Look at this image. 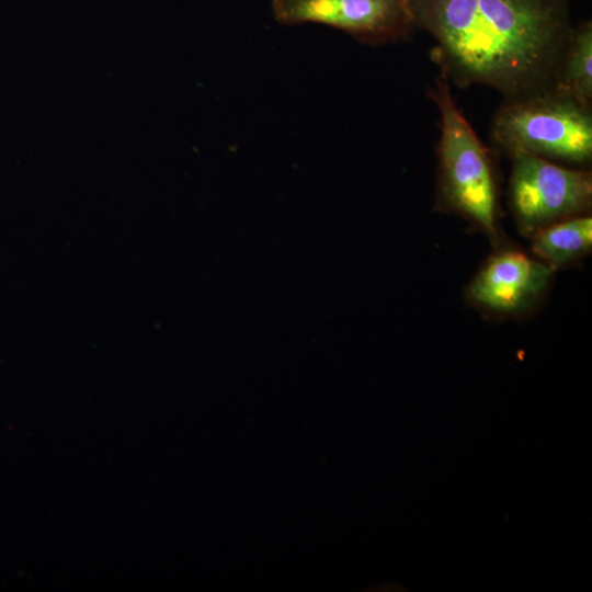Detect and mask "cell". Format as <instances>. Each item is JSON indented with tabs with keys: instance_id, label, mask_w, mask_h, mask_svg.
<instances>
[{
	"instance_id": "8992f818",
	"label": "cell",
	"mask_w": 592,
	"mask_h": 592,
	"mask_svg": "<svg viewBox=\"0 0 592 592\" xmlns=\"http://www.w3.org/2000/svg\"><path fill=\"white\" fill-rule=\"evenodd\" d=\"M553 271L521 251L502 250L478 272L468 295L474 303L493 311H520L542 295Z\"/></svg>"
},
{
	"instance_id": "7a4b0ae2",
	"label": "cell",
	"mask_w": 592,
	"mask_h": 592,
	"mask_svg": "<svg viewBox=\"0 0 592 592\" xmlns=\"http://www.w3.org/2000/svg\"><path fill=\"white\" fill-rule=\"evenodd\" d=\"M441 116L437 144L444 202L497 239V186L490 152L457 106L445 79L430 88Z\"/></svg>"
},
{
	"instance_id": "277c9868",
	"label": "cell",
	"mask_w": 592,
	"mask_h": 592,
	"mask_svg": "<svg viewBox=\"0 0 592 592\" xmlns=\"http://www.w3.org/2000/svg\"><path fill=\"white\" fill-rule=\"evenodd\" d=\"M510 201L520 228H539L585 212L592 201L589 172L568 169L548 159L513 153Z\"/></svg>"
},
{
	"instance_id": "6da1fadb",
	"label": "cell",
	"mask_w": 592,
	"mask_h": 592,
	"mask_svg": "<svg viewBox=\"0 0 592 592\" xmlns=\"http://www.w3.org/2000/svg\"><path fill=\"white\" fill-rule=\"evenodd\" d=\"M434 58L462 84L509 99L548 90L572 29L566 0H411Z\"/></svg>"
},
{
	"instance_id": "52a82bcc",
	"label": "cell",
	"mask_w": 592,
	"mask_h": 592,
	"mask_svg": "<svg viewBox=\"0 0 592 592\" xmlns=\"http://www.w3.org/2000/svg\"><path fill=\"white\" fill-rule=\"evenodd\" d=\"M551 90L591 107L592 24L572 30L551 80Z\"/></svg>"
},
{
	"instance_id": "5b68a950",
	"label": "cell",
	"mask_w": 592,
	"mask_h": 592,
	"mask_svg": "<svg viewBox=\"0 0 592 592\" xmlns=\"http://www.w3.org/2000/svg\"><path fill=\"white\" fill-rule=\"evenodd\" d=\"M278 23H317L367 44L398 41L414 24L411 0H272Z\"/></svg>"
},
{
	"instance_id": "3957f363",
	"label": "cell",
	"mask_w": 592,
	"mask_h": 592,
	"mask_svg": "<svg viewBox=\"0 0 592 592\" xmlns=\"http://www.w3.org/2000/svg\"><path fill=\"white\" fill-rule=\"evenodd\" d=\"M491 134L510 156L523 152L570 163L592 157L591 107L551 90L509 99Z\"/></svg>"
},
{
	"instance_id": "ba28073f",
	"label": "cell",
	"mask_w": 592,
	"mask_h": 592,
	"mask_svg": "<svg viewBox=\"0 0 592 592\" xmlns=\"http://www.w3.org/2000/svg\"><path fill=\"white\" fill-rule=\"evenodd\" d=\"M591 247L590 216L563 218L533 232V253L553 270L582 257Z\"/></svg>"
}]
</instances>
